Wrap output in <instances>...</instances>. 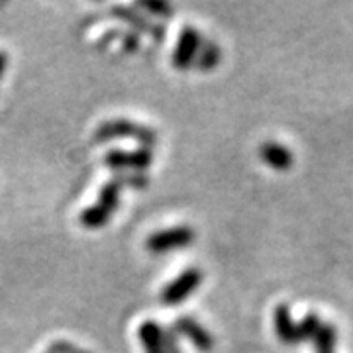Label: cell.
<instances>
[{
	"instance_id": "obj_18",
	"label": "cell",
	"mask_w": 353,
	"mask_h": 353,
	"mask_svg": "<svg viewBox=\"0 0 353 353\" xmlns=\"http://www.w3.org/2000/svg\"><path fill=\"white\" fill-rule=\"evenodd\" d=\"M176 332L173 328L163 330V350L165 353H183L179 347V340H176Z\"/></svg>"
},
{
	"instance_id": "obj_8",
	"label": "cell",
	"mask_w": 353,
	"mask_h": 353,
	"mask_svg": "<svg viewBox=\"0 0 353 353\" xmlns=\"http://www.w3.org/2000/svg\"><path fill=\"white\" fill-rule=\"evenodd\" d=\"M259 155H261V159H263L265 163L269 165V167H273V169H289L292 161H294V155L290 152L289 148H285L283 143H279V141H273V139H269V141H265L263 145L259 148Z\"/></svg>"
},
{
	"instance_id": "obj_13",
	"label": "cell",
	"mask_w": 353,
	"mask_h": 353,
	"mask_svg": "<svg viewBox=\"0 0 353 353\" xmlns=\"http://www.w3.org/2000/svg\"><path fill=\"white\" fill-rule=\"evenodd\" d=\"M110 212L108 210H104L101 204L97 202V204H92L90 208L87 210H83L81 212V224L85 228H90V230H94V228H101L106 226L108 224V220H110Z\"/></svg>"
},
{
	"instance_id": "obj_19",
	"label": "cell",
	"mask_w": 353,
	"mask_h": 353,
	"mask_svg": "<svg viewBox=\"0 0 353 353\" xmlns=\"http://www.w3.org/2000/svg\"><path fill=\"white\" fill-rule=\"evenodd\" d=\"M50 353H88V352L81 350L79 345L67 343V341H55V343H51Z\"/></svg>"
},
{
	"instance_id": "obj_16",
	"label": "cell",
	"mask_w": 353,
	"mask_h": 353,
	"mask_svg": "<svg viewBox=\"0 0 353 353\" xmlns=\"http://www.w3.org/2000/svg\"><path fill=\"white\" fill-rule=\"evenodd\" d=\"M122 187H136V189H143L150 181H148V176L141 175V173H118V175L114 176Z\"/></svg>"
},
{
	"instance_id": "obj_5",
	"label": "cell",
	"mask_w": 353,
	"mask_h": 353,
	"mask_svg": "<svg viewBox=\"0 0 353 353\" xmlns=\"http://www.w3.org/2000/svg\"><path fill=\"white\" fill-rule=\"evenodd\" d=\"M173 330L176 332V336H183L192 343V347H196L199 352H210L214 347V336L208 330L202 326L201 322H196L190 316H181L176 318Z\"/></svg>"
},
{
	"instance_id": "obj_11",
	"label": "cell",
	"mask_w": 353,
	"mask_h": 353,
	"mask_svg": "<svg viewBox=\"0 0 353 353\" xmlns=\"http://www.w3.org/2000/svg\"><path fill=\"white\" fill-rule=\"evenodd\" d=\"M220 59H222V50H220V46L212 41V39H202V46L199 53H196V59H194V67L199 69V71H212L218 67L220 63Z\"/></svg>"
},
{
	"instance_id": "obj_17",
	"label": "cell",
	"mask_w": 353,
	"mask_h": 353,
	"mask_svg": "<svg viewBox=\"0 0 353 353\" xmlns=\"http://www.w3.org/2000/svg\"><path fill=\"white\" fill-rule=\"evenodd\" d=\"M139 6L145 8L148 12L155 14V16H163V18H171L173 16V6L167 4V2H143Z\"/></svg>"
},
{
	"instance_id": "obj_3",
	"label": "cell",
	"mask_w": 353,
	"mask_h": 353,
	"mask_svg": "<svg viewBox=\"0 0 353 353\" xmlns=\"http://www.w3.org/2000/svg\"><path fill=\"white\" fill-rule=\"evenodd\" d=\"M192 240H194V232L189 226H175L155 232L145 245L152 253H167L171 250L187 248L192 243Z\"/></svg>"
},
{
	"instance_id": "obj_7",
	"label": "cell",
	"mask_w": 353,
	"mask_h": 353,
	"mask_svg": "<svg viewBox=\"0 0 353 353\" xmlns=\"http://www.w3.org/2000/svg\"><path fill=\"white\" fill-rule=\"evenodd\" d=\"M273 322H275V332H277L279 340L285 343H296L301 341L299 336V322L292 320L290 308L287 304H279L273 312Z\"/></svg>"
},
{
	"instance_id": "obj_4",
	"label": "cell",
	"mask_w": 353,
	"mask_h": 353,
	"mask_svg": "<svg viewBox=\"0 0 353 353\" xmlns=\"http://www.w3.org/2000/svg\"><path fill=\"white\" fill-rule=\"evenodd\" d=\"M202 36L201 32L192 26H185L181 36H179V41H176L175 53H173V65L176 69H189L194 65V59H196V53L201 50L202 46Z\"/></svg>"
},
{
	"instance_id": "obj_15",
	"label": "cell",
	"mask_w": 353,
	"mask_h": 353,
	"mask_svg": "<svg viewBox=\"0 0 353 353\" xmlns=\"http://www.w3.org/2000/svg\"><path fill=\"white\" fill-rule=\"evenodd\" d=\"M320 326H322L320 316L316 314V312H308L299 322V336H301V340H312L316 336V332L320 330Z\"/></svg>"
},
{
	"instance_id": "obj_10",
	"label": "cell",
	"mask_w": 353,
	"mask_h": 353,
	"mask_svg": "<svg viewBox=\"0 0 353 353\" xmlns=\"http://www.w3.org/2000/svg\"><path fill=\"white\" fill-rule=\"evenodd\" d=\"M139 341L145 353H165L163 328L153 320H148L139 326Z\"/></svg>"
},
{
	"instance_id": "obj_2",
	"label": "cell",
	"mask_w": 353,
	"mask_h": 353,
	"mask_svg": "<svg viewBox=\"0 0 353 353\" xmlns=\"http://www.w3.org/2000/svg\"><path fill=\"white\" fill-rule=\"evenodd\" d=\"M202 271L196 267H190L187 271H183L179 277L167 285L161 292V303L167 306H176V304L185 303L194 290L201 287Z\"/></svg>"
},
{
	"instance_id": "obj_12",
	"label": "cell",
	"mask_w": 353,
	"mask_h": 353,
	"mask_svg": "<svg viewBox=\"0 0 353 353\" xmlns=\"http://www.w3.org/2000/svg\"><path fill=\"white\" fill-rule=\"evenodd\" d=\"M312 341H314L316 353L334 352L336 341H338V330H336L334 324H330V322H322V326L316 332V336L312 338Z\"/></svg>"
},
{
	"instance_id": "obj_20",
	"label": "cell",
	"mask_w": 353,
	"mask_h": 353,
	"mask_svg": "<svg viewBox=\"0 0 353 353\" xmlns=\"http://www.w3.org/2000/svg\"><path fill=\"white\" fill-rule=\"evenodd\" d=\"M122 41H124V50L126 51H136L139 46V38L138 34L130 32V34H124L122 36Z\"/></svg>"
},
{
	"instance_id": "obj_6",
	"label": "cell",
	"mask_w": 353,
	"mask_h": 353,
	"mask_svg": "<svg viewBox=\"0 0 353 353\" xmlns=\"http://www.w3.org/2000/svg\"><path fill=\"white\" fill-rule=\"evenodd\" d=\"M104 163L108 165L110 169H145L153 163V155L148 148H141V150H134V152H122V150H112V152L106 153V159Z\"/></svg>"
},
{
	"instance_id": "obj_1",
	"label": "cell",
	"mask_w": 353,
	"mask_h": 353,
	"mask_svg": "<svg viewBox=\"0 0 353 353\" xmlns=\"http://www.w3.org/2000/svg\"><path fill=\"white\" fill-rule=\"evenodd\" d=\"M114 138H134L143 145H155L157 134L150 126H141V124L130 122V120H108L97 128V132H94L97 141H108Z\"/></svg>"
},
{
	"instance_id": "obj_14",
	"label": "cell",
	"mask_w": 353,
	"mask_h": 353,
	"mask_svg": "<svg viewBox=\"0 0 353 353\" xmlns=\"http://www.w3.org/2000/svg\"><path fill=\"white\" fill-rule=\"evenodd\" d=\"M120 190H122V185L112 179L108 181L104 187L101 189V194H99V204H101L104 210H108L112 214L114 210L118 208V201H120Z\"/></svg>"
},
{
	"instance_id": "obj_21",
	"label": "cell",
	"mask_w": 353,
	"mask_h": 353,
	"mask_svg": "<svg viewBox=\"0 0 353 353\" xmlns=\"http://www.w3.org/2000/svg\"><path fill=\"white\" fill-rule=\"evenodd\" d=\"M4 69H6V55L0 51V75L4 73Z\"/></svg>"
},
{
	"instance_id": "obj_9",
	"label": "cell",
	"mask_w": 353,
	"mask_h": 353,
	"mask_svg": "<svg viewBox=\"0 0 353 353\" xmlns=\"http://www.w3.org/2000/svg\"><path fill=\"white\" fill-rule=\"evenodd\" d=\"M112 14H116V18L124 20V22H128L132 28H136V30H139V32L152 34L153 38L157 39V41H161V39L165 38L163 26L152 24L148 18H143L141 14L134 12L132 8H126V6H114Z\"/></svg>"
},
{
	"instance_id": "obj_22",
	"label": "cell",
	"mask_w": 353,
	"mask_h": 353,
	"mask_svg": "<svg viewBox=\"0 0 353 353\" xmlns=\"http://www.w3.org/2000/svg\"><path fill=\"white\" fill-rule=\"evenodd\" d=\"M330 353H334V352H330Z\"/></svg>"
}]
</instances>
